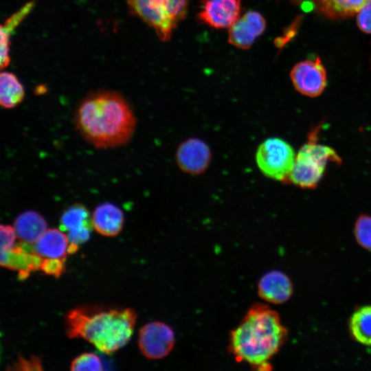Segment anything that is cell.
<instances>
[{
    "label": "cell",
    "instance_id": "cell-1",
    "mask_svg": "<svg viewBox=\"0 0 371 371\" xmlns=\"http://www.w3.org/2000/svg\"><path fill=\"white\" fill-rule=\"evenodd\" d=\"M76 124L82 137L98 148L126 144L136 125L134 113L120 94L100 91L87 97L79 105Z\"/></svg>",
    "mask_w": 371,
    "mask_h": 371
},
{
    "label": "cell",
    "instance_id": "cell-2",
    "mask_svg": "<svg viewBox=\"0 0 371 371\" xmlns=\"http://www.w3.org/2000/svg\"><path fill=\"white\" fill-rule=\"evenodd\" d=\"M286 334L278 313L256 303L231 332L229 349L236 361L256 370H268L269 361L284 344Z\"/></svg>",
    "mask_w": 371,
    "mask_h": 371
},
{
    "label": "cell",
    "instance_id": "cell-3",
    "mask_svg": "<svg viewBox=\"0 0 371 371\" xmlns=\"http://www.w3.org/2000/svg\"><path fill=\"white\" fill-rule=\"evenodd\" d=\"M136 319L135 311L129 308L81 306L67 314L66 333L71 339H84L100 351L109 354L128 343Z\"/></svg>",
    "mask_w": 371,
    "mask_h": 371
},
{
    "label": "cell",
    "instance_id": "cell-4",
    "mask_svg": "<svg viewBox=\"0 0 371 371\" xmlns=\"http://www.w3.org/2000/svg\"><path fill=\"white\" fill-rule=\"evenodd\" d=\"M315 128L308 141L299 150L287 180L302 188H315L324 175L328 162L341 161L332 148L317 143Z\"/></svg>",
    "mask_w": 371,
    "mask_h": 371
},
{
    "label": "cell",
    "instance_id": "cell-5",
    "mask_svg": "<svg viewBox=\"0 0 371 371\" xmlns=\"http://www.w3.org/2000/svg\"><path fill=\"white\" fill-rule=\"evenodd\" d=\"M131 12L167 41L185 17L188 0H126Z\"/></svg>",
    "mask_w": 371,
    "mask_h": 371
},
{
    "label": "cell",
    "instance_id": "cell-6",
    "mask_svg": "<svg viewBox=\"0 0 371 371\" xmlns=\"http://www.w3.org/2000/svg\"><path fill=\"white\" fill-rule=\"evenodd\" d=\"M293 148L284 140L271 137L258 146L256 161L267 177L278 181L287 180L295 164Z\"/></svg>",
    "mask_w": 371,
    "mask_h": 371
},
{
    "label": "cell",
    "instance_id": "cell-7",
    "mask_svg": "<svg viewBox=\"0 0 371 371\" xmlns=\"http://www.w3.org/2000/svg\"><path fill=\"white\" fill-rule=\"evenodd\" d=\"M175 342L174 331L164 322H149L139 333V350L150 359H159L167 356L173 348Z\"/></svg>",
    "mask_w": 371,
    "mask_h": 371
},
{
    "label": "cell",
    "instance_id": "cell-8",
    "mask_svg": "<svg viewBox=\"0 0 371 371\" xmlns=\"http://www.w3.org/2000/svg\"><path fill=\"white\" fill-rule=\"evenodd\" d=\"M291 78L295 89L308 97L319 95L326 85V73L318 58L296 64L291 71Z\"/></svg>",
    "mask_w": 371,
    "mask_h": 371
},
{
    "label": "cell",
    "instance_id": "cell-9",
    "mask_svg": "<svg viewBox=\"0 0 371 371\" xmlns=\"http://www.w3.org/2000/svg\"><path fill=\"white\" fill-rule=\"evenodd\" d=\"M240 0H204L198 18L213 28H229L240 16Z\"/></svg>",
    "mask_w": 371,
    "mask_h": 371
},
{
    "label": "cell",
    "instance_id": "cell-10",
    "mask_svg": "<svg viewBox=\"0 0 371 371\" xmlns=\"http://www.w3.org/2000/svg\"><path fill=\"white\" fill-rule=\"evenodd\" d=\"M266 22L261 14L248 11L229 28V43L240 49L249 48L265 30Z\"/></svg>",
    "mask_w": 371,
    "mask_h": 371
},
{
    "label": "cell",
    "instance_id": "cell-11",
    "mask_svg": "<svg viewBox=\"0 0 371 371\" xmlns=\"http://www.w3.org/2000/svg\"><path fill=\"white\" fill-rule=\"evenodd\" d=\"M60 227L67 232L69 243L78 246L89 239L93 226L87 207L81 203H75L62 214Z\"/></svg>",
    "mask_w": 371,
    "mask_h": 371
},
{
    "label": "cell",
    "instance_id": "cell-12",
    "mask_svg": "<svg viewBox=\"0 0 371 371\" xmlns=\"http://www.w3.org/2000/svg\"><path fill=\"white\" fill-rule=\"evenodd\" d=\"M176 156L177 162L182 170L199 174L207 168L211 153L207 145L202 140L190 139L181 144Z\"/></svg>",
    "mask_w": 371,
    "mask_h": 371
},
{
    "label": "cell",
    "instance_id": "cell-13",
    "mask_svg": "<svg viewBox=\"0 0 371 371\" xmlns=\"http://www.w3.org/2000/svg\"><path fill=\"white\" fill-rule=\"evenodd\" d=\"M258 292L259 296L268 302L282 304L291 297L293 286L285 273L274 270L262 276L258 282Z\"/></svg>",
    "mask_w": 371,
    "mask_h": 371
},
{
    "label": "cell",
    "instance_id": "cell-14",
    "mask_svg": "<svg viewBox=\"0 0 371 371\" xmlns=\"http://www.w3.org/2000/svg\"><path fill=\"white\" fill-rule=\"evenodd\" d=\"M16 245V244H15ZM43 258L21 245H14L8 251H1V266L19 271L18 278L23 280L34 271L40 269Z\"/></svg>",
    "mask_w": 371,
    "mask_h": 371
},
{
    "label": "cell",
    "instance_id": "cell-15",
    "mask_svg": "<svg viewBox=\"0 0 371 371\" xmlns=\"http://www.w3.org/2000/svg\"><path fill=\"white\" fill-rule=\"evenodd\" d=\"M124 214L117 205L106 202L95 207L92 215V223L95 231L105 236H115L121 232Z\"/></svg>",
    "mask_w": 371,
    "mask_h": 371
},
{
    "label": "cell",
    "instance_id": "cell-16",
    "mask_svg": "<svg viewBox=\"0 0 371 371\" xmlns=\"http://www.w3.org/2000/svg\"><path fill=\"white\" fill-rule=\"evenodd\" d=\"M69 242L67 235L60 229H49L34 243L32 251L43 258H59L65 260L68 253Z\"/></svg>",
    "mask_w": 371,
    "mask_h": 371
},
{
    "label": "cell",
    "instance_id": "cell-17",
    "mask_svg": "<svg viewBox=\"0 0 371 371\" xmlns=\"http://www.w3.org/2000/svg\"><path fill=\"white\" fill-rule=\"evenodd\" d=\"M18 238L25 244H34L47 231V224L42 215L29 210L19 214L14 223Z\"/></svg>",
    "mask_w": 371,
    "mask_h": 371
},
{
    "label": "cell",
    "instance_id": "cell-18",
    "mask_svg": "<svg viewBox=\"0 0 371 371\" xmlns=\"http://www.w3.org/2000/svg\"><path fill=\"white\" fill-rule=\"evenodd\" d=\"M25 92L16 76L10 72H2L0 76V104L5 109H12L20 104Z\"/></svg>",
    "mask_w": 371,
    "mask_h": 371
},
{
    "label": "cell",
    "instance_id": "cell-19",
    "mask_svg": "<svg viewBox=\"0 0 371 371\" xmlns=\"http://www.w3.org/2000/svg\"><path fill=\"white\" fill-rule=\"evenodd\" d=\"M349 328L357 342L371 346V306H362L353 313Z\"/></svg>",
    "mask_w": 371,
    "mask_h": 371
},
{
    "label": "cell",
    "instance_id": "cell-20",
    "mask_svg": "<svg viewBox=\"0 0 371 371\" xmlns=\"http://www.w3.org/2000/svg\"><path fill=\"white\" fill-rule=\"evenodd\" d=\"M371 0H319L323 11L331 16H346L358 12Z\"/></svg>",
    "mask_w": 371,
    "mask_h": 371
},
{
    "label": "cell",
    "instance_id": "cell-21",
    "mask_svg": "<svg viewBox=\"0 0 371 371\" xmlns=\"http://www.w3.org/2000/svg\"><path fill=\"white\" fill-rule=\"evenodd\" d=\"M32 8V3L26 4L17 13L9 19L1 27V67L3 69L7 66L10 61L9 45L10 32L15 26L29 12Z\"/></svg>",
    "mask_w": 371,
    "mask_h": 371
},
{
    "label": "cell",
    "instance_id": "cell-22",
    "mask_svg": "<svg viewBox=\"0 0 371 371\" xmlns=\"http://www.w3.org/2000/svg\"><path fill=\"white\" fill-rule=\"evenodd\" d=\"M354 233L357 243L364 249L371 250V216H359L355 224Z\"/></svg>",
    "mask_w": 371,
    "mask_h": 371
},
{
    "label": "cell",
    "instance_id": "cell-23",
    "mask_svg": "<svg viewBox=\"0 0 371 371\" xmlns=\"http://www.w3.org/2000/svg\"><path fill=\"white\" fill-rule=\"evenodd\" d=\"M71 370L100 371L102 370L100 358L94 353L86 352L76 357L71 363Z\"/></svg>",
    "mask_w": 371,
    "mask_h": 371
},
{
    "label": "cell",
    "instance_id": "cell-24",
    "mask_svg": "<svg viewBox=\"0 0 371 371\" xmlns=\"http://www.w3.org/2000/svg\"><path fill=\"white\" fill-rule=\"evenodd\" d=\"M16 233L14 227L8 225H1V251H8L15 245Z\"/></svg>",
    "mask_w": 371,
    "mask_h": 371
},
{
    "label": "cell",
    "instance_id": "cell-25",
    "mask_svg": "<svg viewBox=\"0 0 371 371\" xmlns=\"http://www.w3.org/2000/svg\"><path fill=\"white\" fill-rule=\"evenodd\" d=\"M64 262L59 258H43L40 269L47 275L59 278L65 271Z\"/></svg>",
    "mask_w": 371,
    "mask_h": 371
},
{
    "label": "cell",
    "instance_id": "cell-26",
    "mask_svg": "<svg viewBox=\"0 0 371 371\" xmlns=\"http://www.w3.org/2000/svg\"><path fill=\"white\" fill-rule=\"evenodd\" d=\"M10 370H42L41 359L35 355L31 356L28 359L19 356L17 361L14 363L13 368Z\"/></svg>",
    "mask_w": 371,
    "mask_h": 371
},
{
    "label": "cell",
    "instance_id": "cell-27",
    "mask_svg": "<svg viewBox=\"0 0 371 371\" xmlns=\"http://www.w3.org/2000/svg\"><path fill=\"white\" fill-rule=\"evenodd\" d=\"M358 13L359 27L365 32L371 33V1L368 2Z\"/></svg>",
    "mask_w": 371,
    "mask_h": 371
}]
</instances>
